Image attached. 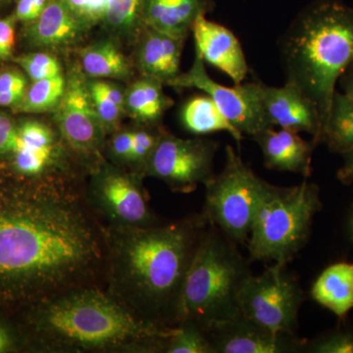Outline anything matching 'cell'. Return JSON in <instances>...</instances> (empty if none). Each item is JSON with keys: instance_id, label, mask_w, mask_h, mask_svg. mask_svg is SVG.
Instances as JSON below:
<instances>
[{"instance_id": "cell-1", "label": "cell", "mask_w": 353, "mask_h": 353, "mask_svg": "<svg viewBox=\"0 0 353 353\" xmlns=\"http://www.w3.org/2000/svg\"><path fill=\"white\" fill-rule=\"evenodd\" d=\"M90 208L57 179L0 176V307L94 285L106 246Z\"/></svg>"}, {"instance_id": "cell-2", "label": "cell", "mask_w": 353, "mask_h": 353, "mask_svg": "<svg viewBox=\"0 0 353 353\" xmlns=\"http://www.w3.org/2000/svg\"><path fill=\"white\" fill-rule=\"evenodd\" d=\"M208 225L201 214L150 227L103 226L109 294L148 321L175 326L185 275Z\"/></svg>"}, {"instance_id": "cell-3", "label": "cell", "mask_w": 353, "mask_h": 353, "mask_svg": "<svg viewBox=\"0 0 353 353\" xmlns=\"http://www.w3.org/2000/svg\"><path fill=\"white\" fill-rule=\"evenodd\" d=\"M29 307L28 331L46 352H164L174 327L148 321L94 285Z\"/></svg>"}, {"instance_id": "cell-4", "label": "cell", "mask_w": 353, "mask_h": 353, "mask_svg": "<svg viewBox=\"0 0 353 353\" xmlns=\"http://www.w3.org/2000/svg\"><path fill=\"white\" fill-rule=\"evenodd\" d=\"M282 57L287 81L314 103L322 130L336 83L353 63L352 7L340 0H317L306 7L285 32Z\"/></svg>"}, {"instance_id": "cell-5", "label": "cell", "mask_w": 353, "mask_h": 353, "mask_svg": "<svg viewBox=\"0 0 353 353\" xmlns=\"http://www.w3.org/2000/svg\"><path fill=\"white\" fill-rule=\"evenodd\" d=\"M236 245L208 223L185 275L176 324L194 320L206 331L241 314L239 296L252 271Z\"/></svg>"}, {"instance_id": "cell-6", "label": "cell", "mask_w": 353, "mask_h": 353, "mask_svg": "<svg viewBox=\"0 0 353 353\" xmlns=\"http://www.w3.org/2000/svg\"><path fill=\"white\" fill-rule=\"evenodd\" d=\"M322 209L317 185L294 187L268 183L254 216L246 248L250 261L287 264L305 246L313 220Z\"/></svg>"}, {"instance_id": "cell-7", "label": "cell", "mask_w": 353, "mask_h": 353, "mask_svg": "<svg viewBox=\"0 0 353 353\" xmlns=\"http://www.w3.org/2000/svg\"><path fill=\"white\" fill-rule=\"evenodd\" d=\"M268 182L260 178L241 159L233 146L225 150L222 171L205 185L204 217L230 239L248 243L253 216Z\"/></svg>"}, {"instance_id": "cell-8", "label": "cell", "mask_w": 353, "mask_h": 353, "mask_svg": "<svg viewBox=\"0 0 353 353\" xmlns=\"http://www.w3.org/2000/svg\"><path fill=\"white\" fill-rule=\"evenodd\" d=\"M304 292L287 264L274 263L246 281L239 296L241 314L275 333H296Z\"/></svg>"}, {"instance_id": "cell-9", "label": "cell", "mask_w": 353, "mask_h": 353, "mask_svg": "<svg viewBox=\"0 0 353 353\" xmlns=\"http://www.w3.org/2000/svg\"><path fill=\"white\" fill-rule=\"evenodd\" d=\"M218 143L205 139H181L162 132L143 176L162 181L173 192L190 194L214 176Z\"/></svg>"}, {"instance_id": "cell-10", "label": "cell", "mask_w": 353, "mask_h": 353, "mask_svg": "<svg viewBox=\"0 0 353 353\" xmlns=\"http://www.w3.org/2000/svg\"><path fill=\"white\" fill-rule=\"evenodd\" d=\"M139 175L106 166L94 174L87 196L90 209L116 226L150 227L158 224Z\"/></svg>"}, {"instance_id": "cell-11", "label": "cell", "mask_w": 353, "mask_h": 353, "mask_svg": "<svg viewBox=\"0 0 353 353\" xmlns=\"http://www.w3.org/2000/svg\"><path fill=\"white\" fill-rule=\"evenodd\" d=\"M167 85L175 88H194L202 90L243 136L252 139L255 134L272 128L265 119L250 83L229 88L215 82L209 77L204 60L196 51L192 68L187 73L180 74Z\"/></svg>"}, {"instance_id": "cell-12", "label": "cell", "mask_w": 353, "mask_h": 353, "mask_svg": "<svg viewBox=\"0 0 353 353\" xmlns=\"http://www.w3.org/2000/svg\"><path fill=\"white\" fill-rule=\"evenodd\" d=\"M54 120L62 138L77 154L92 157L101 152L105 131L95 112L90 88L80 74L73 73L66 81Z\"/></svg>"}, {"instance_id": "cell-13", "label": "cell", "mask_w": 353, "mask_h": 353, "mask_svg": "<svg viewBox=\"0 0 353 353\" xmlns=\"http://www.w3.org/2000/svg\"><path fill=\"white\" fill-rule=\"evenodd\" d=\"M253 94L265 119L272 128L308 132L318 145L321 118L312 101L294 83L283 87H270L259 81L250 82Z\"/></svg>"}, {"instance_id": "cell-14", "label": "cell", "mask_w": 353, "mask_h": 353, "mask_svg": "<svg viewBox=\"0 0 353 353\" xmlns=\"http://www.w3.org/2000/svg\"><path fill=\"white\" fill-rule=\"evenodd\" d=\"M214 353L303 352V339L260 326L241 314L215 323L206 330Z\"/></svg>"}, {"instance_id": "cell-15", "label": "cell", "mask_w": 353, "mask_h": 353, "mask_svg": "<svg viewBox=\"0 0 353 353\" xmlns=\"http://www.w3.org/2000/svg\"><path fill=\"white\" fill-rule=\"evenodd\" d=\"M192 32L196 51L202 59L226 74L234 85L243 83L250 69L243 48L234 32L206 19L205 16L197 18Z\"/></svg>"}, {"instance_id": "cell-16", "label": "cell", "mask_w": 353, "mask_h": 353, "mask_svg": "<svg viewBox=\"0 0 353 353\" xmlns=\"http://www.w3.org/2000/svg\"><path fill=\"white\" fill-rule=\"evenodd\" d=\"M252 139L261 150L265 166L270 170L290 172L305 178L312 173L311 162L316 143L305 141L299 132L270 128Z\"/></svg>"}, {"instance_id": "cell-17", "label": "cell", "mask_w": 353, "mask_h": 353, "mask_svg": "<svg viewBox=\"0 0 353 353\" xmlns=\"http://www.w3.org/2000/svg\"><path fill=\"white\" fill-rule=\"evenodd\" d=\"M213 6V0H146L143 27L185 39L197 18Z\"/></svg>"}, {"instance_id": "cell-18", "label": "cell", "mask_w": 353, "mask_h": 353, "mask_svg": "<svg viewBox=\"0 0 353 353\" xmlns=\"http://www.w3.org/2000/svg\"><path fill=\"white\" fill-rule=\"evenodd\" d=\"M87 25L62 0H48L41 16L29 23L27 37L39 48H61L75 43Z\"/></svg>"}, {"instance_id": "cell-19", "label": "cell", "mask_w": 353, "mask_h": 353, "mask_svg": "<svg viewBox=\"0 0 353 353\" xmlns=\"http://www.w3.org/2000/svg\"><path fill=\"white\" fill-rule=\"evenodd\" d=\"M183 41V39L143 28L138 50V65L143 75L166 85L180 75Z\"/></svg>"}, {"instance_id": "cell-20", "label": "cell", "mask_w": 353, "mask_h": 353, "mask_svg": "<svg viewBox=\"0 0 353 353\" xmlns=\"http://www.w3.org/2000/svg\"><path fill=\"white\" fill-rule=\"evenodd\" d=\"M310 296L343 319L353 309V262H336L324 269L313 283Z\"/></svg>"}, {"instance_id": "cell-21", "label": "cell", "mask_w": 353, "mask_h": 353, "mask_svg": "<svg viewBox=\"0 0 353 353\" xmlns=\"http://www.w3.org/2000/svg\"><path fill=\"white\" fill-rule=\"evenodd\" d=\"M163 83L145 77L132 83L125 94V108L134 119L145 124H157L173 101L165 95Z\"/></svg>"}, {"instance_id": "cell-22", "label": "cell", "mask_w": 353, "mask_h": 353, "mask_svg": "<svg viewBox=\"0 0 353 353\" xmlns=\"http://www.w3.org/2000/svg\"><path fill=\"white\" fill-rule=\"evenodd\" d=\"M183 127L194 134L225 132L241 145L245 136L223 115L208 95L192 97L185 102L181 113Z\"/></svg>"}, {"instance_id": "cell-23", "label": "cell", "mask_w": 353, "mask_h": 353, "mask_svg": "<svg viewBox=\"0 0 353 353\" xmlns=\"http://www.w3.org/2000/svg\"><path fill=\"white\" fill-rule=\"evenodd\" d=\"M320 143H326L332 152L338 153L353 148V102L338 90L320 132Z\"/></svg>"}, {"instance_id": "cell-24", "label": "cell", "mask_w": 353, "mask_h": 353, "mask_svg": "<svg viewBox=\"0 0 353 353\" xmlns=\"http://www.w3.org/2000/svg\"><path fill=\"white\" fill-rule=\"evenodd\" d=\"M83 72L92 78L123 79L130 76V66L119 48L111 41L87 46L81 53Z\"/></svg>"}, {"instance_id": "cell-25", "label": "cell", "mask_w": 353, "mask_h": 353, "mask_svg": "<svg viewBox=\"0 0 353 353\" xmlns=\"http://www.w3.org/2000/svg\"><path fill=\"white\" fill-rule=\"evenodd\" d=\"M66 87L62 74L34 81L26 90L22 101L14 108L17 112L43 113L57 108Z\"/></svg>"}, {"instance_id": "cell-26", "label": "cell", "mask_w": 353, "mask_h": 353, "mask_svg": "<svg viewBox=\"0 0 353 353\" xmlns=\"http://www.w3.org/2000/svg\"><path fill=\"white\" fill-rule=\"evenodd\" d=\"M165 353H214L205 330L194 320H183L173 327Z\"/></svg>"}, {"instance_id": "cell-27", "label": "cell", "mask_w": 353, "mask_h": 353, "mask_svg": "<svg viewBox=\"0 0 353 353\" xmlns=\"http://www.w3.org/2000/svg\"><path fill=\"white\" fill-rule=\"evenodd\" d=\"M146 0H109L103 22L114 32H126L143 26Z\"/></svg>"}, {"instance_id": "cell-28", "label": "cell", "mask_w": 353, "mask_h": 353, "mask_svg": "<svg viewBox=\"0 0 353 353\" xmlns=\"http://www.w3.org/2000/svg\"><path fill=\"white\" fill-rule=\"evenodd\" d=\"M12 61L24 70L25 73L32 82L61 74V66L59 62L50 53H26L20 57H13Z\"/></svg>"}, {"instance_id": "cell-29", "label": "cell", "mask_w": 353, "mask_h": 353, "mask_svg": "<svg viewBox=\"0 0 353 353\" xmlns=\"http://www.w3.org/2000/svg\"><path fill=\"white\" fill-rule=\"evenodd\" d=\"M18 134H19L18 145L39 148V150L57 148L54 132L39 121L25 120L18 123Z\"/></svg>"}, {"instance_id": "cell-30", "label": "cell", "mask_w": 353, "mask_h": 353, "mask_svg": "<svg viewBox=\"0 0 353 353\" xmlns=\"http://www.w3.org/2000/svg\"><path fill=\"white\" fill-rule=\"evenodd\" d=\"M303 352L353 353V331L336 330L304 341Z\"/></svg>"}, {"instance_id": "cell-31", "label": "cell", "mask_w": 353, "mask_h": 353, "mask_svg": "<svg viewBox=\"0 0 353 353\" xmlns=\"http://www.w3.org/2000/svg\"><path fill=\"white\" fill-rule=\"evenodd\" d=\"M92 103H94L95 112L99 116L104 131H111L119 124L123 109L115 103L105 94V92L99 87V82H94L88 85Z\"/></svg>"}, {"instance_id": "cell-32", "label": "cell", "mask_w": 353, "mask_h": 353, "mask_svg": "<svg viewBox=\"0 0 353 353\" xmlns=\"http://www.w3.org/2000/svg\"><path fill=\"white\" fill-rule=\"evenodd\" d=\"M161 134L162 132H153L146 130L134 131V150L131 164L136 166L139 175H143L146 163L154 152Z\"/></svg>"}, {"instance_id": "cell-33", "label": "cell", "mask_w": 353, "mask_h": 353, "mask_svg": "<svg viewBox=\"0 0 353 353\" xmlns=\"http://www.w3.org/2000/svg\"><path fill=\"white\" fill-rule=\"evenodd\" d=\"M19 143L18 123L10 114L0 111V159H9Z\"/></svg>"}, {"instance_id": "cell-34", "label": "cell", "mask_w": 353, "mask_h": 353, "mask_svg": "<svg viewBox=\"0 0 353 353\" xmlns=\"http://www.w3.org/2000/svg\"><path fill=\"white\" fill-rule=\"evenodd\" d=\"M134 150V132L123 131L117 132L111 139L109 152L116 162L122 164H131Z\"/></svg>"}, {"instance_id": "cell-35", "label": "cell", "mask_w": 353, "mask_h": 353, "mask_svg": "<svg viewBox=\"0 0 353 353\" xmlns=\"http://www.w3.org/2000/svg\"><path fill=\"white\" fill-rule=\"evenodd\" d=\"M17 22L14 14L0 19V60H9L13 58Z\"/></svg>"}, {"instance_id": "cell-36", "label": "cell", "mask_w": 353, "mask_h": 353, "mask_svg": "<svg viewBox=\"0 0 353 353\" xmlns=\"http://www.w3.org/2000/svg\"><path fill=\"white\" fill-rule=\"evenodd\" d=\"M27 90V78L20 70L6 69L0 72V92Z\"/></svg>"}, {"instance_id": "cell-37", "label": "cell", "mask_w": 353, "mask_h": 353, "mask_svg": "<svg viewBox=\"0 0 353 353\" xmlns=\"http://www.w3.org/2000/svg\"><path fill=\"white\" fill-rule=\"evenodd\" d=\"M22 341L24 340L12 326L0 320V353L16 352Z\"/></svg>"}, {"instance_id": "cell-38", "label": "cell", "mask_w": 353, "mask_h": 353, "mask_svg": "<svg viewBox=\"0 0 353 353\" xmlns=\"http://www.w3.org/2000/svg\"><path fill=\"white\" fill-rule=\"evenodd\" d=\"M109 0H88L85 24L88 27L103 22Z\"/></svg>"}, {"instance_id": "cell-39", "label": "cell", "mask_w": 353, "mask_h": 353, "mask_svg": "<svg viewBox=\"0 0 353 353\" xmlns=\"http://www.w3.org/2000/svg\"><path fill=\"white\" fill-rule=\"evenodd\" d=\"M343 161L338 171V179L345 185L353 183V148L341 153Z\"/></svg>"}, {"instance_id": "cell-40", "label": "cell", "mask_w": 353, "mask_h": 353, "mask_svg": "<svg viewBox=\"0 0 353 353\" xmlns=\"http://www.w3.org/2000/svg\"><path fill=\"white\" fill-rule=\"evenodd\" d=\"M34 0H17L14 16L18 22L29 24L34 21Z\"/></svg>"}, {"instance_id": "cell-41", "label": "cell", "mask_w": 353, "mask_h": 353, "mask_svg": "<svg viewBox=\"0 0 353 353\" xmlns=\"http://www.w3.org/2000/svg\"><path fill=\"white\" fill-rule=\"evenodd\" d=\"M99 85L116 105L125 110V94L121 92L117 85L108 82H99Z\"/></svg>"}, {"instance_id": "cell-42", "label": "cell", "mask_w": 353, "mask_h": 353, "mask_svg": "<svg viewBox=\"0 0 353 353\" xmlns=\"http://www.w3.org/2000/svg\"><path fill=\"white\" fill-rule=\"evenodd\" d=\"M26 90L0 92V108H15L22 101Z\"/></svg>"}, {"instance_id": "cell-43", "label": "cell", "mask_w": 353, "mask_h": 353, "mask_svg": "<svg viewBox=\"0 0 353 353\" xmlns=\"http://www.w3.org/2000/svg\"><path fill=\"white\" fill-rule=\"evenodd\" d=\"M62 1H63L78 17H80L85 24L88 0H62Z\"/></svg>"}, {"instance_id": "cell-44", "label": "cell", "mask_w": 353, "mask_h": 353, "mask_svg": "<svg viewBox=\"0 0 353 353\" xmlns=\"http://www.w3.org/2000/svg\"><path fill=\"white\" fill-rule=\"evenodd\" d=\"M343 78V94L353 102V69H348Z\"/></svg>"}, {"instance_id": "cell-45", "label": "cell", "mask_w": 353, "mask_h": 353, "mask_svg": "<svg viewBox=\"0 0 353 353\" xmlns=\"http://www.w3.org/2000/svg\"><path fill=\"white\" fill-rule=\"evenodd\" d=\"M350 234H352V238L353 240V208H352V215H350Z\"/></svg>"}, {"instance_id": "cell-46", "label": "cell", "mask_w": 353, "mask_h": 353, "mask_svg": "<svg viewBox=\"0 0 353 353\" xmlns=\"http://www.w3.org/2000/svg\"><path fill=\"white\" fill-rule=\"evenodd\" d=\"M9 0H0V7H2L4 6V4L7 3Z\"/></svg>"}, {"instance_id": "cell-47", "label": "cell", "mask_w": 353, "mask_h": 353, "mask_svg": "<svg viewBox=\"0 0 353 353\" xmlns=\"http://www.w3.org/2000/svg\"><path fill=\"white\" fill-rule=\"evenodd\" d=\"M348 69H353V63L352 64V66H350Z\"/></svg>"}]
</instances>
